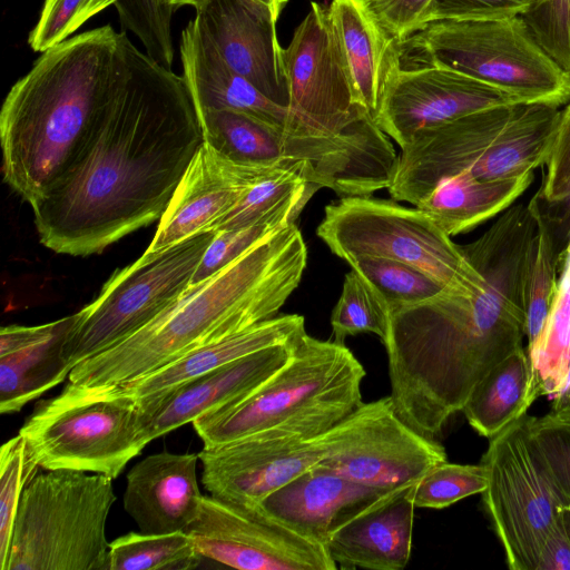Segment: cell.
Here are the masks:
<instances>
[{"label":"cell","instance_id":"cell-19","mask_svg":"<svg viewBox=\"0 0 570 570\" xmlns=\"http://www.w3.org/2000/svg\"><path fill=\"white\" fill-rule=\"evenodd\" d=\"M267 168L271 167L234 163L204 142L184 174L145 252H160L195 235L213 232Z\"/></svg>","mask_w":570,"mask_h":570},{"label":"cell","instance_id":"cell-14","mask_svg":"<svg viewBox=\"0 0 570 570\" xmlns=\"http://www.w3.org/2000/svg\"><path fill=\"white\" fill-rule=\"evenodd\" d=\"M288 111L296 135L376 136V125L354 92L328 7L311 2L283 52Z\"/></svg>","mask_w":570,"mask_h":570},{"label":"cell","instance_id":"cell-1","mask_svg":"<svg viewBox=\"0 0 570 570\" xmlns=\"http://www.w3.org/2000/svg\"><path fill=\"white\" fill-rule=\"evenodd\" d=\"M127 71L65 173L35 203L41 244L99 254L159 220L204 144L181 76L127 38Z\"/></svg>","mask_w":570,"mask_h":570},{"label":"cell","instance_id":"cell-16","mask_svg":"<svg viewBox=\"0 0 570 570\" xmlns=\"http://www.w3.org/2000/svg\"><path fill=\"white\" fill-rule=\"evenodd\" d=\"M204 559L240 570H335L325 547L249 508L204 495L185 530Z\"/></svg>","mask_w":570,"mask_h":570},{"label":"cell","instance_id":"cell-51","mask_svg":"<svg viewBox=\"0 0 570 570\" xmlns=\"http://www.w3.org/2000/svg\"><path fill=\"white\" fill-rule=\"evenodd\" d=\"M561 519H562L564 529L570 538V502H568L561 509Z\"/></svg>","mask_w":570,"mask_h":570},{"label":"cell","instance_id":"cell-52","mask_svg":"<svg viewBox=\"0 0 570 570\" xmlns=\"http://www.w3.org/2000/svg\"><path fill=\"white\" fill-rule=\"evenodd\" d=\"M171 3L174 4V7H181V6H186V4H189V2L191 0H170Z\"/></svg>","mask_w":570,"mask_h":570},{"label":"cell","instance_id":"cell-26","mask_svg":"<svg viewBox=\"0 0 570 570\" xmlns=\"http://www.w3.org/2000/svg\"><path fill=\"white\" fill-rule=\"evenodd\" d=\"M305 332V320L302 315H277L195 347L156 371L121 385L139 402H148L225 364L272 346L289 343Z\"/></svg>","mask_w":570,"mask_h":570},{"label":"cell","instance_id":"cell-27","mask_svg":"<svg viewBox=\"0 0 570 570\" xmlns=\"http://www.w3.org/2000/svg\"><path fill=\"white\" fill-rule=\"evenodd\" d=\"M534 173L482 180L468 173L445 177L417 208L450 237L473 229L508 208L531 184Z\"/></svg>","mask_w":570,"mask_h":570},{"label":"cell","instance_id":"cell-6","mask_svg":"<svg viewBox=\"0 0 570 570\" xmlns=\"http://www.w3.org/2000/svg\"><path fill=\"white\" fill-rule=\"evenodd\" d=\"M46 471L23 490L4 570H107L112 479Z\"/></svg>","mask_w":570,"mask_h":570},{"label":"cell","instance_id":"cell-21","mask_svg":"<svg viewBox=\"0 0 570 570\" xmlns=\"http://www.w3.org/2000/svg\"><path fill=\"white\" fill-rule=\"evenodd\" d=\"M299 338L225 364L151 401H138L148 443L252 392L289 360Z\"/></svg>","mask_w":570,"mask_h":570},{"label":"cell","instance_id":"cell-2","mask_svg":"<svg viewBox=\"0 0 570 570\" xmlns=\"http://www.w3.org/2000/svg\"><path fill=\"white\" fill-rule=\"evenodd\" d=\"M462 248L473 272L429 299L390 309L382 341L394 409L429 439L525 337L529 238L491 228Z\"/></svg>","mask_w":570,"mask_h":570},{"label":"cell","instance_id":"cell-33","mask_svg":"<svg viewBox=\"0 0 570 570\" xmlns=\"http://www.w3.org/2000/svg\"><path fill=\"white\" fill-rule=\"evenodd\" d=\"M203 559L186 531L129 532L109 543L107 570H189Z\"/></svg>","mask_w":570,"mask_h":570},{"label":"cell","instance_id":"cell-39","mask_svg":"<svg viewBox=\"0 0 570 570\" xmlns=\"http://www.w3.org/2000/svg\"><path fill=\"white\" fill-rule=\"evenodd\" d=\"M487 488L483 463L440 462L429 469L412 489L415 508L444 509Z\"/></svg>","mask_w":570,"mask_h":570},{"label":"cell","instance_id":"cell-44","mask_svg":"<svg viewBox=\"0 0 570 570\" xmlns=\"http://www.w3.org/2000/svg\"><path fill=\"white\" fill-rule=\"evenodd\" d=\"M83 0H45L39 20L29 35V45L37 52L65 41L73 32V23Z\"/></svg>","mask_w":570,"mask_h":570},{"label":"cell","instance_id":"cell-24","mask_svg":"<svg viewBox=\"0 0 570 570\" xmlns=\"http://www.w3.org/2000/svg\"><path fill=\"white\" fill-rule=\"evenodd\" d=\"M413 484L395 490L330 539L326 550L341 569H404L411 557Z\"/></svg>","mask_w":570,"mask_h":570},{"label":"cell","instance_id":"cell-38","mask_svg":"<svg viewBox=\"0 0 570 570\" xmlns=\"http://www.w3.org/2000/svg\"><path fill=\"white\" fill-rule=\"evenodd\" d=\"M530 205L537 223V239L525 312L528 351L534 347L543 332L557 289L550 232L542 218L537 200L532 199Z\"/></svg>","mask_w":570,"mask_h":570},{"label":"cell","instance_id":"cell-50","mask_svg":"<svg viewBox=\"0 0 570 570\" xmlns=\"http://www.w3.org/2000/svg\"><path fill=\"white\" fill-rule=\"evenodd\" d=\"M265 7H267L275 18L278 20L283 9L287 4L288 0H254Z\"/></svg>","mask_w":570,"mask_h":570},{"label":"cell","instance_id":"cell-46","mask_svg":"<svg viewBox=\"0 0 570 570\" xmlns=\"http://www.w3.org/2000/svg\"><path fill=\"white\" fill-rule=\"evenodd\" d=\"M537 570H570V538L560 518L541 546Z\"/></svg>","mask_w":570,"mask_h":570},{"label":"cell","instance_id":"cell-47","mask_svg":"<svg viewBox=\"0 0 570 570\" xmlns=\"http://www.w3.org/2000/svg\"><path fill=\"white\" fill-rule=\"evenodd\" d=\"M59 320L36 326L9 325L0 331V356L30 346L49 336Z\"/></svg>","mask_w":570,"mask_h":570},{"label":"cell","instance_id":"cell-37","mask_svg":"<svg viewBox=\"0 0 570 570\" xmlns=\"http://www.w3.org/2000/svg\"><path fill=\"white\" fill-rule=\"evenodd\" d=\"M39 465L24 439L18 434L0 451V570H4L12 540L18 505L28 482Z\"/></svg>","mask_w":570,"mask_h":570},{"label":"cell","instance_id":"cell-31","mask_svg":"<svg viewBox=\"0 0 570 570\" xmlns=\"http://www.w3.org/2000/svg\"><path fill=\"white\" fill-rule=\"evenodd\" d=\"M528 354L538 397L554 396L570 372V253L543 332Z\"/></svg>","mask_w":570,"mask_h":570},{"label":"cell","instance_id":"cell-35","mask_svg":"<svg viewBox=\"0 0 570 570\" xmlns=\"http://www.w3.org/2000/svg\"><path fill=\"white\" fill-rule=\"evenodd\" d=\"M387 320V307L381 296L363 276L351 269L345 275L342 294L332 312L333 341L344 344L347 336L373 333L382 342Z\"/></svg>","mask_w":570,"mask_h":570},{"label":"cell","instance_id":"cell-28","mask_svg":"<svg viewBox=\"0 0 570 570\" xmlns=\"http://www.w3.org/2000/svg\"><path fill=\"white\" fill-rule=\"evenodd\" d=\"M537 399L531 361L521 345L480 380L462 412L474 431L490 439L525 414Z\"/></svg>","mask_w":570,"mask_h":570},{"label":"cell","instance_id":"cell-42","mask_svg":"<svg viewBox=\"0 0 570 570\" xmlns=\"http://www.w3.org/2000/svg\"><path fill=\"white\" fill-rule=\"evenodd\" d=\"M530 432L556 483L570 500V421L550 413L531 416Z\"/></svg>","mask_w":570,"mask_h":570},{"label":"cell","instance_id":"cell-8","mask_svg":"<svg viewBox=\"0 0 570 570\" xmlns=\"http://www.w3.org/2000/svg\"><path fill=\"white\" fill-rule=\"evenodd\" d=\"M19 434L39 468L112 480L148 444L140 404L122 385L69 382L37 405Z\"/></svg>","mask_w":570,"mask_h":570},{"label":"cell","instance_id":"cell-17","mask_svg":"<svg viewBox=\"0 0 570 570\" xmlns=\"http://www.w3.org/2000/svg\"><path fill=\"white\" fill-rule=\"evenodd\" d=\"M514 104L519 98L459 71L434 67L395 68L376 125L403 147L419 131L466 115Z\"/></svg>","mask_w":570,"mask_h":570},{"label":"cell","instance_id":"cell-15","mask_svg":"<svg viewBox=\"0 0 570 570\" xmlns=\"http://www.w3.org/2000/svg\"><path fill=\"white\" fill-rule=\"evenodd\" d=\"M321 466L348 480L391 492L415 483L446 461L444 448L409 426L391 396L361 402L321 434Z\"/></svg>","mask_w":570,"mask_h":570},{"label":"cell","instance_id":"cell-49","mask_svg":"<svg viewBox=\"0 0 570 570\" xmlns=\"http://www.w3.org/2000/svg\"><path fill=\"white\" fill-rule=\"evenodd\" d=\"M552 399L553 402L549 413L556 417L570 421V372L564 386Z\"/></svg>","mask_w":570,"mask_h":570},{"label":"cell","instance_id":"cell-48","mask_svg":"<svg viewBox=\"0 0 570 570\" xmlns=\"http://www.w3.org/2000/svg\"><path fill=\"white\" fill-rule=\"evenodd\" d=\"M118 0H83L73 23V31L80 28L87 20L102 11Z\"/></svg>","mask_w":570,"mask_h":570},{"label":"cell","instance_id":"cell-18","mask_svg":"<svg viewBox=\"0 0 570 570\" xmlns=\"http://www.w3.org/2000/svg\"><path fill=\"white\" fill-rule=\"evenodd\" d=\"M195 20L225 61L274 102L288 108L277 19L254 0H191Z\"/></svg>","mask_w":570,"mask_h":570},{"label":"cell","instance_id":"cell-12","mask_svg":"<svg viewBox=\"0 0 570 570\" xmlns=\"http://www.w3.org/2000/svg\"><path fill=\"white\" fill-rule=\"evenodd\" d=\"M317 236L347 263L360 257H383L411 264L445 286L474 269L463 252L424 210L396 202L344 196L330 203Z\"/></svg>","mask_w":570,"mask_h":570},{"label":"cell","instance_id":"cell-4","mask_svg":"<svg viewBox=\"0 0 570 570\" xmlns=\"http://www.w3.org/2000/svg\"><path fill=\"white\" fill-rule=\"evenodd\" d=\"M306 263L307 247L294 223L190 285L141 330L75 366L68 380L81 385L126 384L195 347L275 317L298 286Z\"/></svg>","mask_w":570,"mask_h":570},{"label":"cell","instance_id":"cell-22","mask_svg":"<svg viewBox=\"0 0 570 570\" xmlns=\"http://www.w3.org/2000/svg\"><path fill=\"white\" fill-rule=\"evenodd\" d=\"M198 461V453L161 452L130 469L122 504L140 532L185 531L196 519L204 497L197 480Z\"/></svg>","mask_w":570,"mask_h":570},{"label":"cell","instance_id":"cell-34","mask_svg":"<svg viewBox=\"0 0 570 570\" xmlns=\"http://www.w3.org/2000/svg\"><path fill=\"white\" fill-rule=\"evenodd\" d=\"M348 265L372 285L387 312L429 299L446 287L426 272L400 261L360 257Z\"/></svg>","mask_w":570,"mask_h":570},{"label":"cell","instance_id":"cell-10","mask_svg":"<svg viewBox=\"0 0 570 570\" xmlns=\"http://www.w3.org/2000/svg\"><path fill=\"white\" fill-rule=\"evenodd\" d=\"M213 237L214 232H206L145 252L115 272L99 295L73 314L63 344L71 367L128 338L174 303L189 287Z\"/></svg>","mask_w":570,"mask_h":570},{"label":"cell","instance_id":"cell-13","mask_svg":"<svg viewBox=\"0 0 570 570\" xmlns=\"http://www.w3.org/2000/svg\"><path fill=\"white\" fill-rule=\"evenodd\" d=\"M352 411L312 413L240 439L204 446L202 483L217 499L255 508L271 493L318 464L321 434Z\"/></svg>","mask_w":570,"mask_h":570},{"label":"cell","instance_id":"cell-9","mask_svg":"<svg viewBox=\"0 0 570 570\" xmlns=\"http://www.w3.org/2000/svg\"><path fill=\"white\" fill-rule=\"evenodd\" d=\"M365 374L345 344L304 333L272 376L242 399L199 416L193 426L204 446H212L312 413L353 411L362 402Z\"/></svg>","mask_w":570,"mask_h":570},{"label":"cell","instance_id":"cell-43","mask_svg":"<svg viewBox=\"0 0 570 570\" xmlns=\"http://www.w3.org/2000/svg\"><path fill=\"white\" fill-rule=\"evenodd\" d=\"M544 0H432L423 24L435 20H475L523 17Z\"/></svg>","mask_w":570,"mask_h":570},{"label":"cell","instance_id":"cell-5","mask_svg":"<svg viewBox=\"0 0 570 570\" xmlns=\"http://www.w3.org/2000/svg\"><path fill=\"white\" fill-rule=\"evenodd\" d=\"M561 116L559 106L514 104L421 130L401 147L387 190L417 206L440 180L460 173L482 180L534 173L551 153Z\"/></svg>","mask_w":570,"mask_h":570},{"label":"cell","instance_id":"cell-20","mask_svg":"<svg viewBox=\"0 0 570 570\" xmlns=\"http://www.w3.org/2000/svg\"><path fill=\"white\" fill-rule=\"evenodd\" d=\"M392 492L360 484L316 464L255 508L302 538L326 548L338 529Z\"/></svg>","mask_w":570,"mask_h":570},{"label":"cell","instance_id":"cell-36","mask_svg":"<svg viewBox=\"0 0 570 570\" xmlns=\"http://www.w3.org/2000/svg\"><path fill=\"white\" fill-rule=\"evenodd\" d=\"M305 205L293 204L271 218L249 226L213 230L214 237L195 271L190 285L209 278L264 237L294 224Z\"/></svg>","mask_w":570,"mask_h":570},{"label":"cell","instance_id":"cell-41","mask_svg":"<svg viewBox=\"0 0 570 570\" xmlns=\"http://www.w3.org/2000/svg\"><path fill=\"white\" fill-rule=\"evenodd\" d=\"M521 18L546 51L570 73V0H544Z\"/></svg>","mask_w":570,"mask_h":570},{"label":"cell","instance_id":"cell-7","mask_svg":"<svg viewBox=\"0 0 570 570\" xmlns=\"http://www.w3.org/2000/svg\"><path fill=\"white\" fill-rule=\"evenodd\" d=\"M400 52L416 67L459 71L525 104L561 107L570 100V73L521 17L430 21L400 42Z\"/></svg>","mask_w":570,"mask_h":570},{"label":"cell","instance_id":"cell-32","mask_svg":"<svg viewBox=\"0 0 570 570\" xmlns=\"http://www.w3.org/2000/svg\"><path fill=\"white\" fill-rule=\"evenodd\" d=\"M316 190L318 188L309 184L297 168H267L248 186L214 230L239 228L266 220L293 204H307Z\"/></svg>","mask_w":570,"mask_h":570},{"label":"cell","instance_id":"cell-29","mask_svg":"<svg viewBox=\"0 0 570 570\" xmlns=\"http://www.w3.org/2000/svg\"><path fill=\"white\" fill-rule=\"evenodd\" d=\"M73 315L59 318L56 330L43 340L0 356V412L11 414L62 383L72 367L63 344Z\"/></svg>","mask_w":570,"mask_h":570},{"label":"cell","instance_id":"cell-11","mask_svg":"<svg viewBox=\"0 0 570 570\" xmlns=\"http://www.w3.org/2000/svg\"><path fill=\"white\" fill-rule=\"evenodd\" d=\"M530 420L525 413L490 438L481 460L484 508L511 570H537L544 538L570 502L531 436Z\"/></svg>","mask_w":570,"mask_h":570},{"label":"cell","instance_id":"cell-30","mask_svg":"<svg viewBox=\"0 0 570 570\" xmlns=\"http://www.w3.org/2000/svg\"><path fill=\"white\" fill-rule=\"evenodd\" d=\"M204 142L227 159L247 166L275 167L278 128L228 109L197 111Z\"/></svg>","mask_w":570,"mask_h":570},{"label":"cell","instance_id":"cell-45","mask_svg":"<svg viewBox=\"0 0 570 570\" xmlns=\"http://www.w3.org/2000/svg\"><path fill=\"white\" fill-rule=\"evenodd\" d=\"M432 0H365L368 8L399 42L423 26V17Z\"/></svg>","mask_w":570,"mask_h":570},{"label":"cell","instance_id":"cell-23","mask_svg":"<svg viewBox=\"0 0 570 570\" xmlns=\"http://www.w3.org/2000/svg\"><path fill=\"white\" fill-rule=\"evenodd\" d=\"M183 78L197 111L228 109L248 115L292 136L288 108L263 95L236 72L193 19L180 39Z\"/></svg>","mask_w":570,"mask_h":570},{"label":"cell","instance_id":"cell-40","mask_svg":"<svg viewBox=\"0 0 570 570\" xmlns=\"http://www.w3.org/2000/svg\"><path fill=\"white\" fill-rule=\"evenodd\" d=\"M124 30L131 31L146 53L170 68L174 61L170 0H118L115 3Z\"/></svg>","mask_w":570,"mask_h":570},{"label":"cell","instance_id":"cell-25","mask_svg":"<svg viewBox=\"0 0 570 570\" xmlns=\"http://www.w3.org/2000/svg\"><path fill=\"white\" fill-rule=\"evenodd\" d=\"M328 16L357 100L374 119L401 63L400 42L365 0H332Z\"/></svg>","mask_w":570,"mask_h":570},{"label":"cell","instance_id":"cell-3","mask_svg":"<svg viewBox=\"0 0 570 570\" xmlns=\"http://www.w3.org/2000/svg\"><path fill=\"white\" fill-rule=\"evenodd\" d=\"M125 31L110 24L46 50L0 112L4 181L30 206L73 160L128 66Z\"/></svg>","mask_w":570,"mask_h":570}]
</instances>
